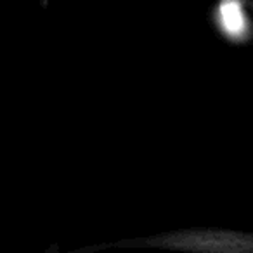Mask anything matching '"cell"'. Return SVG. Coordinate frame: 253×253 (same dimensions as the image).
Returning <instances> with one entry per match:
<instances>
[{
	"label": "cell",
	"mask_w": 253,
	"mask_h": 253,
	"mask_svg": "<svg viewBox=\"0 0 253 253\" xmlns=\"http://www.w3.org/2000/svg\"><path fill=\"white\" fill-rule=\"evenodd\" d=\"M113 246H153L187 253H253V232L220 227H193L151 238L118 241Z\"/></svg>",
	"instance_id": "cell-1"
},
{
	"label": "cell",
	"mask_w": 253,
	"mask_h": 253,
	"mask_svg": "<svg viewBox=\"0 0 253 253\" xmlns=\"http://www.w3.org/2000/svg\"><path fill=\"white\" fill-rule=\"evenodd\" d=\"M211 18L215 28L227 42L245 45L253 39V25L246 14L245 0H218Z\"/></svg>",
	"instance_id": "cell-2"
}]
</instances>
